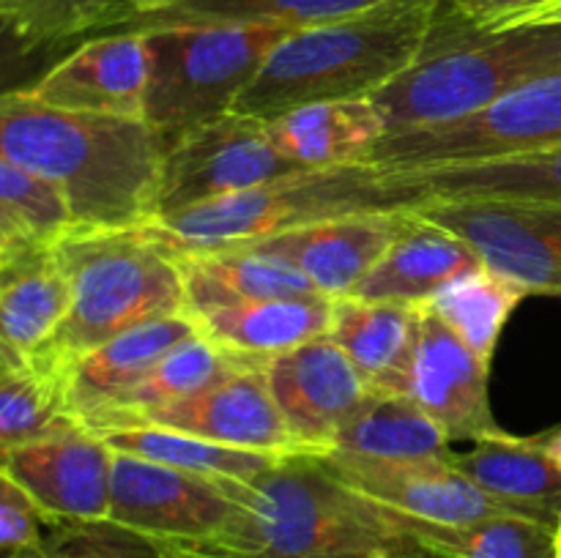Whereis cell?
<instances>
[{
    "mask_svg": "<svg viewBox=\"0 0 561 558\" xmlns=\"http://www.w3.org/2000/svg\"><path fill=\"white\" fill-rule=\"evenodd\" d=\"M58 255L75 299L53 342L33 356L58 372L129 328L190 312L179 257L148 228L75 230Z\"/></svg>",
    "mask_w": 561,
    "mask_h": 558,
    "instance_id": "obj_5",
    "label": "cell"
},
{
    "mask_svg": "<svg viewBox=\"0 0 561 558\" xmlns=\"http://www.w3.org/2000/svg\"><path fill=\"white\" fill-rule=\"evenodd\" d=\"M0 156L53 181L77 230H142L159 219L164 146L142 118L66 113L9 91Z\"/></svg>",
    "mask_w": 561,
    "mask_h": 558,
    "instance_id": "obj_2",
    "label": "cell"
},
{
    "mask_svg": "<svg viewBox=\"0 0 561 558\" xmlns=\"http://www.w3.org/2000/svg\"><path fill=\"white\" fill-rule=\"evenodd\" d=\"M75 230L69 202L53 181L0 156V260L58 249Z\"/></svg>",
    "mask_w": 561,
    "mask_h": 558,
    "instance_id": "obj_31",
    "label": "cell"
},
{
    "mask_svg": "<svg viewBox=\"0 0 561 558\" xmlns=\"http://www.w3.org/2000/svg\"><path fill=\"white\" fill-rule=\"evenodd\" d=\"M453 14L480 31H504L526 25L542 11L553 9L561 0H444Z\"/></svg>",
    "mask_w": 561,
    "mask_h": 558,
    "instance_id": "obj_39",
    "label": "cell"
},
{
    "mask_svg": "<svg viewBox=\"0 0 561 558\" xmlns=\"http://www.w3.org/2000/svg\"><path fill=\"white\" fill-rule=\"evenodd\" d=\"M422 217L453 230L526 293L561 295V202L431 200Z\"/></svg>",
    "mask_w": 561,
    "mask_h": 558,
    "instance_id": "obj_10",
    "label": "cell"
},
{
    "mask_svg": "<svg viewBox=\"0 0 561 558\" xmlns=\"http://www.w3.org/2000/svg\"><path fill=\"white\" fill-rule=\"evenodd\" d=\"M268 140L283 156L307 170L367 164L389 135L373 98H345L290 109L266 124Z\"/></svg>",
    "mask_w": 561,
    "mask_h": 558,
    "instance_id": "obj_23",
    "label": "cell"
},
{
    "mask_svg": "<svg viewBox=\"0 0 561 558\" xmlns=\"http://www.w3.org/2000/svg\"><path fill=\"white\" fill-rule=\"evenodd\" d=\"M409 525L427 547L449 558H557V525L520 514L469 525L409 518Z\"/></svg>",
    "mask_w": 561,
    "mask_h": 558,
    "instance_id": "obj_35",
    "label": "cell"
},
{
    "mask_svg": "<svg viewBox=\"0 0 561 558\" xmlns=\"http://www.w3.org/2000/svg\"><path fill=\"white\" fill-rule=\"evenodd\" d=\"M44 545L58 558H164L162 542L113 520H49Z\"/></svg>",
    "mask_w": 561,
    "mask_h": 558,
    "instance_id": "obj_37",
    "label": "cell"
},
{
    "mask_svg": "<svg viewBox=\"0 0 561 558\" xmlns=\"http://www.w3.org/2000/svg\"><path fill=\"white\" fill-rule=\"evenodd\" d=\"M535 441L540 443V446L546 449V452L561 465V427H553V430L540 432V435H535Z\"/></svg>",
    "mask_w": 561,
    "mask_h": 558,
    "instance_id": "obj_41",
    "label": "cell"
},
{
    "mask_svg": "<svg viewBox=\"0 0 561 558\" xmlns=\"http://www.w3.org/2000/svg\"><path fill=\"white\" fill-rule=\"evenodd\" d=\"M164 558H170V556H168V553H164Z\"/></svg>",
    "mask_w": 561,
    "mask_h": 558,
    "instance_id": "obj_45",
    "label": "cell"
},
{
    "mask_svg": "<svg viewBox=\"0 0 561 558\" xmlns=\"http://www.w3.org/2000/svg\"><path fill=\"white\" fill-rule=\"evenodd\" d=\"M124 14V0H0L3 27L20 53L96 36Z\"/></svg>",
    "mask_w": 561,
    "mask_h": 558,
    "instance_id": "obj_36",
    "label": "cell"
},
{
    "mask_svg": "<svg viewBox=\"0 0 561 558\" xmlns=\"http://www.w3.org/2000/svg\"><path fill=\"white\" fill-rule=\"evenodd\" d=\"M0 474L14 479L49 520H107L115 452L104 435L75 427L5 449Z\"/></svg>",
    "mask_w": 561,
    "mask_h": 558,
    "instance_id": "obj_15",
    "label": "cell"
},
{
    "mask_svg": "<svg viewBox=\"0 0 561 558\" xmlns=\"http://www.w3.org/2000/svg\"><path fill=\"white\" fill-rule=\"evenodd\" d=\"M480 268V255L460 235L431 222L422 217L420 208H414L403 235L389 246L381 263L356 284L351 295L420 306Z\"/></svg>",
    "mask_w": 561,
    "mask_h": 558,
    "instance_id": "obj_20",
    "label": "cell"
},
{
    "mask_svg": "<svg viewBox=\"0 0 561 558\" xmlns=\"http://www.w3.org/2000/svg\"><path fill=\"white\" fill-rule=\"evenodd\" d=\"M332 452L376 460H449L453 438L405 394L373 392L340 430Z\"/></svg>",
    "mask_w": 561,
    "mask_h": 558,
    "instance_id": "obj_29",
    "label": "cell"
},
{
    "mask_svg": "<svg viewBox=\"0 0 561 558\" xmlns=\"http://www.w3.org/2000/svg\"><path fill=\"white\" fill-rule=\"evenodd\" d=\"M184 271L186 310L195 317L250 301L323 295L310 279L272 255L241 249L175 252Z\"/></svg>",
    "mask_w": 561,
    "mask_h": 558,
    "instance_id": "obj_25",
    "label": "cell"
},
{
    "mask_svg": "<svg viewBox=\"0 0 561 558\" xmlns=\"http://www.w3.org/2000/svg\"><path fill=\"white\" fill-rule=\"evenodd\" d=\"M11 558H58V556H55V553L49 550V547L44 545V539H42V542H38V545L25 547V550L14 553V556H11Z\"/></svg>",
    "mask_w": 561,
    "mask_h": 558,
    "instance_id": "obj_42",
    "label": "cell"
},
{
    "mask_svg": "<svg viewBox=\"0 0 561 558\" xmlns=\"http://www.w3.org/2000/svg\"><path fill=\"white\" fill-rule=\"evenodd\" d=\"M323 468L343 485L409 518L442 525H469L502 518L504 503L466 479L449 460H376L321 454Z\"/></svg>",
    "mask_w": 561,
    "mask_h": 558,
    "instance_id": "obj_14",
    "label": "cell"
},
{
    "mask_svg": "<svg viewBox=\"0 0 561 558\" xmlns=\"http://www.w3.org/2000/svg\"><path fill=\"white\" fill-rule=\"evenodd\" d=\"M389 3L405 0H179L151 14L121 16L102 33H146L175 25H274L299 31Z\"/></svg>",
    "mask_w": 561,
    "mask_h": 558,
    "instance_id": "obj_27",
    "label": "cell"
},
{
    "mask_svg": "<svg viewBox=\"0 0 561 558\" xmlns=\"http://www.w3.org/2000/svg\"><path fill=\"white\" fill-rule=\"evenodd\" d=\"M288 33L274 25H175L142 33L148 49L142 120L164 151L186 131L233 113Z\"/></svg>",
    "mask_w": 561,
    "mask_h": 558,
    "instance_id": "obj_7",
    "label": "cell"
},
{
    "mask_svg": "<svg viewBox=\"0 0 561 558\" xmlns=\"http://www.w3.org/2000/svg\"><path fill=\"white\" fill-rule=\"evenodd\" d=\"M405 175L420 184L427 200L561 202V148Z\"/></svg>",
    "mask_w": 561,
    "mask_h": 558,
    "instance_id": "obj_30",
    "label": "cell"
},
{
    "mask_svg": "<svg viewBox=\"0 0 561 558\" xmlns=\"http://www.w3.org/2000/svg\"><path fill=\"white\" fill-rule=\"evenodd\" d=\"M526 290L482 266L444 288L433 301V312L485 361H493L504 326L515 306L526 299Z\"/></svg>",
    "mask_w": 561,
    "mask_h": 558,
    "instance_id": "obj_34",
    "label": "cell"
},
{
    "mask_svg": "<svg viewBox=\"0 0 561 558\" xmlns=\"http://www.w3.org/2000/svg\"><path fill=\"white\" fill-rule=\"evenodd\" d=\"M66 383L36 359H0V452L75 430Z\"/></svg>",
    "mask_w": 561,
    "mask_h": 558,
    "instance_id": "obj_32",
    "label": "cell"
},
{
    "mask_svg": "<svg viewBox=\"0 0 561 558\" xmlns=\"http://www.w3.org/2000/svg\"><path fill=\"white\" fill-rule=\"evenodd\" d=\"M115 452V449H113ZM222 479L190 474L115 452L110 520L157 542H197L219 534L239 514Z\"/></svg>",
    "mask_w": 561,
    "mask_h": 558,
    "instance_id": "obj_11",
    "label": "cell"
},
{
    "mask_svg": "<svg viewBox=\"0 0 561 558\" xmlns=\"http://www.w3.org/2000/svg\"><path fill=\"white\" fill-rule=\"evenodd\" d=\"M305 170L274 148L263 120L228 113L164 151L157 222Z\"/></svg>",
    "mask_w": 561,
    "mask_h": 558,
    "instance_id": "obj_9",
    "label": "cell"
},
{
    "mask_svg": "<svg viewBox=\"0 0 561 558\" xmlns=\"http://www.w3.org/2000/svg\"><path fill=\"white\" fill-rule=\"evenodd\" d=\"M427 200L411 175L381 173L373 164L305 170L250 191L151 224L173 252H208L268 239L327 219L370 211H411Z\"/></svg>",
    "mask_w": 561,
    "mask_h": 558,
    "instance_id": "obj_6",
    "label": "cell"
},
{
    "mask_svg": "<svg viewBox=\"0 0 561 558\" xmlns=\"http://www.w3.org/2000/svg\"><path fill=\"white\" fill-rule=\"evenodd\" d=\"M201 332L192 312L157 317L88 350L60 370L69 410L82 427H91L110 405L131 392L168 350Z\"/></svg>",
    "mask_w": 561,
    "mask_h": 558,
    "instance_id": "obj_19",
    "label": "cell"
},
{
    "mask_svg": "<svg viewBox=\"0 0 561 558\" xmlns=\"http://www.w3.org/2000/svg\"><path fill=\"white\" fill-rule=\"evenodd\" d=\"M148 49L142 33L91 36L27 91L66 113L142 118Z\"/></svg>",
    "mask_w": 561,
    "mask_h": 558,
    "instance_id": "obj_17",
    "label": "cell"
},
{
    "mask_svg": "<svg viewBox=\"0 0 561 558\" xmlns=\"http://www.w3.org/2000/svg\"><path fill=\"white\" fill-rule=\"evenodd\" d=\"M239 370H250V367H244L236 356L219 348L201 328L190 339H184L173 350H168L162 356V361L126 397L110 405L88 430L107 432L121 430V427L140 425L153 410L168 408V405L179 403V399L192 397V394L214 386L217 381H222V377L233 375Z\"/></svg>",
    "mask_w": 561,
    "mask_h": 558,
    "instance_id": "obj_28",
    "label": "cell"
},
{
    "mask_svg": "<svg viewBox=\"0 0 561 558\" xmlns=\"http://www.w3.org/2000/svg\"><path fill=\"white\" fill-rule=\"evenodd\" d=\"M416 321V306L340 295L334 299L329 337L354 361L373 392L400 394L414 350Z\"/></svg>",
    "mask_w": 561,
    "mask_h": 558,
    "instance_id": "obj_26",
    "label": "cell"
},
{
    "mask_svg": "<svg viewBox=\"0 0 561 558\" xmlns=\"http://www.w3.org/2000/svg\"><path fill=\"white\" fill-rule=\"evenodd\" d=\"M531 22H561V3L553 5V9L542 11V14H537ZM531 22H526V25H531Z\"/></svg>",
    "mask_w": 561,
    "mask_h": 558,
    "instance_id": "obj_43",
    "label": "cell"
},
{
    "mask_svg": "<svg viewBox=\"0 0 561 558\" xmlns=\"http://www.w3.org/2000/svg\"><path fill=\"white\" fill-rule=\"evenodd\" d=\"M453 465L482 492L520 518L559 525L561 465L531 438L499 435L471 441L466 452H453Z\"/></svg>",
    "mask_w": 561,
    "mask_h": 558,
    "instance_id": "obj_21",
    "label": "cell"
},
{
    "mask_svg": "<svg viewBox=\"0 0 561 558\" xmlns=\"http://www.w3.org/2000/svg\"><path fill=\"white\" fill-rule=\"evenodd\" d=\"M104 441L121 454L148 460V463L170 465V468L190 470V474L208 476V479H239L252 481L263 470L279 463V454L250 452V449L222 446L206 438L186 435V432L168 430L157 425H135L121 430L99 432Z\"/></svg>",
    "mask_w": 561,
    "mask_h": 558,
    "instance_id": "obj_33",
    "label": "cell"
},
{
    "mask_svg": "<svg viewBox=\"0 0 561 558\" xmlns=\"http://www.w3.org/2000/svg\"><path fill=\"white\" fill-rule=\"evenodd\" d=\"M71 279L58 249L0 260V334L3 356L42 353L71 312Z\"/></svg>",
    "mask_w": 561,
    "mask_h": 558,
    "instance_id": "obj_24",
    "label": "cell"
},
{
    "mask_svg": "<svg viewBox=\"0 0 561 558\" xmlns=\"http://www.w3.org/2000/svg\"><path fill=\"white\" fill-rule=\"evenodd\" d=\"M140 425L168 427L222 446L279 454V457L301 454L285 427L263 370L233 372L192 397L153 410Z\"/></svg>",
    "mask_w": 561,
    "mask_h": 558,
    "instance_id": "obj_18",
    "label": "cell"
},
{
    "mask_svg": "<svg viewBox=\"0 0 561 558\" xmlns=\"http://www.w3.org/2000/svg\"><path fill=\"white\" fill-rule=\"evenodd\" d=\"M557 558H561V520L557 525Z\"/></svg>",
    "mask_w": 561,
    "mask_h": 558,
    "instance_id": "obj_44",
    "label": "cell"
},
{
    "mask_svg": "<svg viewBox=\"0 0 561 558\" xmlns=\"http://www.w3.org/2000/svg\"><path fill=\"white\" fill-rule=\"evenodd\" d=\"M239 501L208 539L164 542L170 558H449L394 512L329 474L316 454H288L252 481L222 479Z\"/></svg>",
    "mask_w": 561,
    "mask_h": 558,
    "instance_id": "obj_1",
    "label": "cell"
},
{
    "mask_svg": "<svg viewBox=\"0 0 561 558\" xmlns=\"http://www.w3.org/2000/svg\"><path fill=\"white\" fill-rule=\"evenodd\" d=\"M438 14L442 0H405L290 31L233 113L268 124L307 104L373 98L425 53Z\"/></svg>",
    "mask_w": 561,
    "mask_h": 558,
    "instance_id": "obj_3",
    "label": "cell"
},
{
    "mask_svg": "<svg viewBox=\"0 0 561 558\" xmlns=\"http://www.w3.org/2000/svg\"><path fill=\"white\" fill-rule=\"evenodd\" d=\"M47 523L49 518L42 507L14 479L0 474V558L38 545Z\"/></svg>",
    "mask_w": 561,
    "mask_h": 558,
    "instance_id": "obj_38",
    "label": "cell"
},
{
    "mask_svg": "<svg viewBox=\"0 0 561 558\" xmlns=\"http://www.w3.org/2000/svg\"><path fill=\"white\" fill-rule=\"evenodd\" d=\"M561 148V74L518 88L510 96L422 129L389 131L367 164L389 175L529 156Z\"/></svg>",
    "mask_w": 561,
    "mask_h": 558,
    "instance_id": "obj_8",
    "label": "cell"
},
{
    "mask_svg": "<svg viewBox=\"0 0 561 558\" xmlns=\"http://www.w3.org/2000/svg\"><path fill=\"white\" fill-rule=\"evenodd\" d=\"M332 310L334 299L329 295H301L211 310L197 317V323L241 364L250 370H266L268 361L277 356L327 337Z\"/></svg>",
    "mask_w": 561,
    "mask_h": 558,
    "instance_id": "obj_22",
    "label": "cell"
},
{
    "mask_svg": "<svg viewBox=\"0 0 561 558\" xmlns=\"http://www.w3.org/2000/svg\"><path fill=\"white\" fill-rule=\"evenodd\" d=\"M411 211L351 213L225 249L277 257L305 274L323 295L340 299L354 293L356 284L381 263L389 246L409 228Z\"/></svg>",
    "mask_w": 561,
    "mask_h": 558,
    "instance_id": "obj_16",
    "label": "cell"
},
{
    "mask_svg": "<svg viewBox=\"0 0 561 558\" xmlns=\"http://www.w3.org/2000/svg\"><path fill=\"white\" fill-rule=\"evenodd\" d=\"M173 3H179V0H124V14H121V16L151 14V11L168 9V5H173ZM121 16H118V20H121ZM118 20H115V22H118ZM110 25H113V22H110ZM107 27H104V31H107ZM96 36H99V33H96Z\"/></svg>",
    "mask_w": 561,
    "mask_h": 558,
    "instance_id": "obj_40",
    "label": "cell"
},
{
    "mask_svg": "<svg viewBox=\"0 0 561 558\" xmlns=\"http://www.w3.org/2000/svg\"><path fill=\"white\" fill-rule=\"evenodd\" d=\"M263 372L296 449L316 457L332 452L340 430L373 394L329 334L277 356Z\"/></svg>",
    "mask_w": 561,
    "mask_h": 558,
    "instance_id": "obj_12",
    "label": "cell"
},
{
    "mask_svg": "<svg viewBox=\"0 0 561 558\" xmlns=\"http://www.w3.org/2000/svg\"><path fill=\"white\" fill-rule=\"evenodd\" d=\"M561 74V22L480 31L442 0L425 53L373 96L389 131L477 113L518 88Z\"/></svg>",
    "mask_w": 561,
    "mask_h": 558,
    "instance_id": "obj_4",
    "label": "cell"
},
{
    "mask_svg": "<svg viewBox=\"0 0 561 558\" xmlns=\"http://www.w3.org/2000/svg\"><path fill=\"white\" fill-rule=\"evenodd\" d=\"M416 339L400 394L431 414L453 441L504 432L491 414V361L469 348L427 304L416 306Z\"/></svg>",
    "mask_w": 561,
    "mask_h": 558,
    "instance_id": "obj_13",
    "label": "cell"
}]
</instances>
